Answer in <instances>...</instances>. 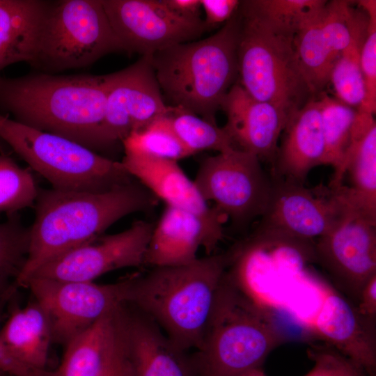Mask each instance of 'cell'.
Returning <instances> with one entry per match:
<instances>
[{
    "mask_svg": "<svg viewBox=\"0 0 376 376\" xmlns=\"http://www.w3.org/2000/svg\"><path fill=\"white\" fill-rule=\"evenodd\" d=\"M158 200L136 179L103 192L39 189L17 287H24L44 265L102 235L120 219L154 209Z\"/></svg>",
    "mask_w": 376,
    "mask_h": 376,
    "instance_id": "6da1fadb",
    "label": "cell"
},
{
    "mask_svg": "<svg viewBox=\"0 0 376 376\" xmlns=\"http://www.w3.org/2000/svg\"><path fill=\"white\" fill-rule=\"evenodd\" d=\"M30 228L22 223L17 212L7 214L0 223V301L17 288V281L26 263Z\"/></svg>",
    "mask_w": 376,
    "mask_h": 376,
    "instance_id": "f1b7e54d",
    "label": "cell"
},
{
    "mask_svg": "<svg viewBox=\"0 0 376 376\" xmlns=\"http://www.w3.org/2000/svg\"><path fill=\"white\" fill-rule=\"evenodd\" d=\"M116 36L127 54L152 55L164 48L197 40L208 31L203 19H188L162 0H102Z\"/></svg>",
    "mask_w": 376,
    "mask_h": 376,
    "instance_id": "5bb4252c",
    "label": "cell"
},
{
    "mask_svg": "<svg viewBox=\"0 0 376 376\" xmlns=\"http://www.w3.org/2000/svg\"><path fill=\"white\" fill-rule=\"evenodd\" d=\"M130 276L109 284L31 278L26 283L49 320L52 342L65 345L127 302Z\"/></svg>",
    "mask_w": 376,
    "mask_h": 376,
    "instance_id": "8fae6325",
    "label": "cell"
},
{
    "mask_svg": "<svg viewBox=\"0 0 376 376\" xmlns=\"http://www.w3.org/2000/svg\"><path fill=\"white\" fill-rule=\"evenodd\" d=\"M0 342L13 355L46 368L52 342L48 316L35 301L15 308L0 330Z\"/></svg>",
    "mask_w": 376,
    "mask_h": 376,
    "instance_id": "d4e9b609",
    "label": "cell"
},
{
    "mask_svg": "<svg viewBox=\"0 0 376 376\" xmlns=\"http://www.w3.org/2000/svg\"><path fill=\"white\" fill-rule=\"evenodd\" d=\"M119 309L114 338L95 376H132V368L120 324Z\"/></svg>",
    "mask_w": 376,
    "mask_h": 376,
    "instance_id": "d590c367",
    "label": "cell"
},
{
    "mask_svg": "<svg viewBox=\"0 0 376 376\" xmlns=\"http://www.w3.org/2000/svg\"><path fill=\"white\" fill-rule=\"evenodd\" d=\"M307 354L313 366L304 376H371L330 345L311 346Z\"/></svg>",
    "mask_w": 376,
    "mask_h": 376,
    "instance_id": "e575fe53",
    "label": "cell"
},
{
    "mask_svg": "<svg viewBox=\"0 0 376 376\" xmlns=\"http://www.w3.org/2000/svg\"><path fill=\"white\" fill-rule=\"evenodd\" d=\"M320 306L313 320L318 336L368 375L376 374L375 328L354 304L332 288H321Z\"/></svg>",
    "mask_w": 376,
    "mask_h": 376,
    "instance_id": "ffe728a7",
    "label": "cell"
},
{
    "mask_svg": "<svg viewBox=\"0 0 376 376\" xmlns=\"http://www.w3.org/2000/svg\"><path fill=\"white\" fill-rule=\"evenodd\" d=\"M175 134L194 155L203 150L218 152L233 148L224 127L179 107L169 105L166 113Z\"/></svg>",
    "mask_w": 376,
    "mask_h": 376,
    "instance_id": "f546056e",
    "label": "cell"
},
{
    "mask_svg": "<svg viewBox=\"0 0 376 376\" xmlns=\"http://www.w3.org/2000/svg\"><path fill=\"white\" fill-rule=\"evenodd\" d=\"M164 4L175 15L188 19L201 18V0H162Z\"/></svg>",
    "mask_w": 376,
    "mask_h": 376,
    "instance_id": "ab89813d",
    "label": "cell"
},
{
    "mask_svg": "<svg viewBox=\"0 0 376 376\" xmlns=\"http://www.w3.org/2000/svg\"><path fill=\"white\" fill-rule=\"evenodd\" d=\"M368 24L367 15L356 9L349 45L342 51L329 77L335 97L358 109L364 97L360 54Z\"/></svg>",
    "mask_w": 376,
    "mask_h": 376,
    "instance_id": "83f0119b",
    "label": "cell"
},
{
    "mask_svg": "<svg viewBox=\"0 0 376 376\" xmlns=\"http://www.w3.org/2000/svg\"><path fill=\"white\" fill-rule=\"evenodd\" d=\"M220 109L226 113L223 127L233 148L255 155L272 168L279 138L288 119L285 113L271 103L253 98L237 83L227 93Z\"/></svg>",
    "mask_w": 376,
    "mask_h": 376,
    "instance_id": "ac0fdd59",
    "label": "cell"
},
{
    "mask_svg": "<svg viewBox=\"0 0 376 376\" xmlns=\"http://www.w3.org/2000/svg\"><path fill=\"white\" fill-rule=\"evenodd\" d=\"M38 190L28 169L8 155L0 154V212L10 214L32 206Z\"/></svg>",
    "mask_w": 376,
    "mask_h": 376,
    "instance_id": "1f68e13d",
    "label": "cell"
},
{
    "mask_svg": "<svg viewBox=\"0 0 376 376\" xmlns=\"http://www.w3.org/2000/svg\"><path fill=\"white\" fill-rule=\"evenodd\" d=\"M354 306L361 317L369 324L375 326L376 319V275L370 278L364 285Z\"/></svg>",
    "mask_w": 376,
    "mask_h": 376,
    "instance_id": "f35d334b",
    "label": "cell"
},
{
    "mask_svg": "<svg viewBox=\"0 0 376 376\" xmlns=\"http://www.w3.org/2000/svg\"><path fill=\"white\" fill-rule=\"evenodd\" d=\"M324 140L325 165L334 169L330 183L336 187L343 185L344 169L352 141V133L357 110L322 92L317 96Z\"/></svg>",
    "mask_w": 376,
    "mask_h": 376,
    "instance_id": "4316f807",
    "label": "cell"
},
{
    "mask_svg": "<svg viewBox=\"0 0 376 376\" xmlns=\"http://www.w3.org/2000/svg\"><path fill=\"white\" fill-rule=\"evenodd\" d=\"M0 139L56 189L103 192L135 179L120 161L1 113Z\"/></svg>",
    "mask_w": 376,
    "mask_h": 376,
    "instance_id": "52a82bcc",
    "label": "cell"
},
{
    "mask_svg": "<svg viewBox=\"0 0 376 376\" xmlns=\"http://www.w3.org/2000/svg\"><path fill=\"white\" fill-rule=\"evenodd\" d=\"M240 376H267L262 367L254 368Z\"/></svg>",
    "mask_w": 376,
    "mask_h": 376,
    "instance_id": "60d3db41",
    "label": "cell"
},
{
    "mask_svg": "<svg viewBox=\"0 0 376 376\" xmlns=\"http://www.w3.org/2000/svg\"><path fill=\"white\" fill-rule=\"evenodd\" d=\"M281 134L272 177L304 185L313 169L325 165V144L317 98L290 115Z\"/></svg>",
    "mask_w": 376,
    "mask_h": 376,
    "instance_id": "44dd1931",
    "label": "cell"
},
{
    "mask_svg": "<svg viewBox=\"0 0 376 376\" xmlns=\"http://www.w3.org/2000/svg\"><path fill=\"white\" fill-rule=\"evenodd\" d=\"M266 18L296 32L326 4L324 0H251Z\"/></svg>",
    "mask_w": 376,
    "mask_h": 376,
    "instance_id": "836d02e7",
    "label": "cell"
},
{
    "mask_svg": "<svg viewBox=\"0 0 376 376\" xmlns=\"http://www.w3.org/2000/svg\"><path fill=\"white\" fill-rule=\"evenodd\" d=\"M0 376H7L0 370Z\"/></svg>",
    "mask_w": 376,
    "mask_h": 376,
    "instance_id": "b9f144b4",
    "label": "cell"
},
{
    "mask_svg": "<svg viewBox=\"0 0 376 376\" xmlns=\"http://www.w3.org/2000/svg\"><path fill=\"white\" fill-rule=\"evenodd\" d=\"M122 145L124 151L176 162L194 155L175 134L166 114L144 130L132 132Z\"/></svg>",
    "mask_w": 376,
    "mask_h": 376,
    "instance_id": "4dcf8cb0",
    "label": "cell"
},
{
    "mask_svg": "<svg viewBox=\"0 0 376 376\" xmlns=\"http://www.w3.org/2000/svg\"><path fill=\"white\" fill-rule=\"evenodd\" d=\"M154 226L139 220L122 232L98 235L44 265L30 279L93 281L111 271L146 266Z\"/></svg>",
    "mask_w": 376,
    "mask_h": 376,
    "instance_id": "7c38bea8",
    "label": "cell"
},
{
    "mask_svg": "<svg viewBox=\"0 0 376 376\" xmlns=\"http://www.w3.org/2000/svg\"><path fill=\"white\" fill-rule=\"evenodd\" d=\"M357 3L367 15L368 24L360 54V64L364 86L361 111H376V1L361 0Z\"/></svg>",
    "mask_w": 376,
    "mask_h": 376,
    "instance_id": "d6a6232c",
    "label": "cell"
},
{
    "mask_svg": "<svg viewBox=\"0 0 376 376\" xmlns=\"http://www.w3.org/2000/svg\"><path fill=\"white\" fill-rule=\"evenodd\" d=\"M116 52L125 49L102 0L49 1L29 65L54 74L87 67Z\"/></svg>",
    "mask_w": 376,
    "mask_h": 376,
    "instance_id": "ba28073f",
    "label": "cell"
},
{
    "mask_svg": "<svg viewBox=\"0 0 376 376\" xmlns=\"http://www.w3.org/2000/svg\"><path fill=\"white\" fill-rule=\"evenodd\" d=\"M131 307H120L119 320L132 376H196L191 355L152 320Z\"/></svg>",
    "mask_w": 376,
    "mask_h": 376,
    "instance_id": "d6986e66",
    "label": "cell"
},
{
    "mask_svg": "<svg viewBox=\"0 0 376 376\" xmlns=\"http://www.w3.org/2000/svg\"><path fill=\"white\" fill-rule=\"evenodd\" d=\"M273 317L224 276L201 346L191 355L196 376H240L262 367L287 339Z\"/></svg>",
    "mask_w": 376,
    "mask_h": 376,
    "instance_id": "5b68a950",
    "label": "cell"
},
{
    "mask_svg": "<svg viewBox=\"0 0 376 376\" xmlns=\"http://www.w3.org/2000/svg\"><path fill=\"white\" fill-rule=\"evenodd\" d=\"M200 247L205 249L207 255L212 254L217 248L202 221L189 212L166 205L158 223L154 226L146 265L189 264L198 258Z\"/></svg>",
    "mask_w": 376,
    "mask_h": 376,
    "instance_id": "7402d4cb",
    "label": "cell"
},
{
    "mask_svg": "<svg viewBox=\"0 0 376 376\" xmlns=\"http://www.w3.org/2000/svg\"><path fill=\"white\" fill-rule=\"evenodd\" d=\"M0 370L8 376H52V372L10 353L0 342Z\"/></svg>",
    "mask_w": 376,
    "mask_h": 376,
    "instance_id": "74e56055",
    "label": "cell"
},
{
    "mask_svg": "<svg viewBox=\"0 0 376 376\" xmlns=\"http://www.w3.org/2000/svg\"><path fill=\"white\" fill-rule=\"evenodd\" d=\"M373 114L358 111L344 175L351 185L345 187L349 202L361 217L376 222V122Z\"/></svg>",
    "mask_w": 376,
    "mask_h": 376,
    "instance_id": "603a6c76",
    "label": "cell"
},
{
    "mask_svg": "<svg viewBox=\"0 0 376 376\" xmlns=\"http://www.w3.org/2000/svg\"><path fill=\"white\" fill-rule=\"evenodd\" d=\"M108 90L102 132L115 148L132 133L139 132L166 115V103L151 63L141 56L130 66L107 74Z\"/></svg>",
    "mask_w": 376,
    "mask_h": 376,
    "instance_id": "4fadbf2b",
    "label": "cell"
},
{
    "mask_svg": "<svg viewBox=\"0 0 376 376\" xmlns=\"http://www.w3.org/2000/svg\"><path fill=\"white\" fill-rule=\"evenodd\" d=\"M49 1L0 0V72L32 61Z\"/></svg>",
    "mask_w": 376,
    "mask_h": 376,
    "instance_id": "cb8c5ba5",
    "label": "cell"
},
{
    "mask_svg": "<svg viewBox=\"0 0 376 376\" xmlns=\"http://www.w3.org/2000/svg\"><path fill=\"white\" fill-rule=\"evenodd\" d=\"M355 11L349 1H327L294 35L301 70L315 98L329 84L335 63L350 42Z\"/></svg>",
    "mask_w": 376,
    "mask_h": 376,
    "instance_id": "9a60e30c",
    "label": "cell"
},
{
    "mask_svg": "<svg viewBox=\"0 0 376 376\" xmlns=\"http://www.w3.org/2000/svg\"><path fill=\"white\" fill-rule=\"evenodd\" d=\"M107 90V75H0V111L98 153L113 149L102 132Z\"/></svg>",
    "mask_w": 376,
    "mask_h": 376,
    "instance_id": "7a4b0ae2",
    "label": "cell"
},
{
    "mask_svg": "<svg viewBox=\"0 0 376 376\" xmlns=\"http://www.w3.org/2000/svg\"><path fill=\"white\" fill-rule=\"evenodd\" d=\"M120 162L133 178L166 205L198 217L213 243L218 246L224 237L225 218L204 200L178 162L124 151Z\"/></svg>",
    "mask_w": 376,
    "mask_h": 376,
    "instance_id": "e0dca14e",
    "label": "cell"
},
{
    "mask_svg": "<svg viewBox=\"0 0 376 376\" xmlns=\"http://www.w3.org/2000/svg\"><path fill=\"white\" fill-rule=\"evenodd\" d=\"M267 209L253 239L301 243L320 238L347 219L359 216L342 185L307 188L304 185L272 177Z\"/></svg>",
    "mask_w": 376,
    "mask_h": 376,
    "instance_id": "9c48e42d",
    "label": "cell"
},
{
    "mask_svg": "<svg viewBox=\"0 0 376 376\" xmlns=\"http://www.w3.org/2000/svg\"><path fill=\"white\" fill-rule=\"evenodd\" d=\"M313 255L356 303L364 285L376 275V222L350 217L318 239Z\"/></svg>",
    "mask_w": 376,
    "mask_h": 376,
    "instance_id": "2e32d148",
    "label": "cell"
},
{
    "mask_svg": "<svg viewBox=\"0 0 376 376\" xmlns=\"http://www.w3.org/2000/svg\"><path fill=\"white\" fill-rule=\"evenodd\" d=\"M228 252L198 258L189 264L152 267L130 276L127 304L152 320L178 347L201 346Z\"/></svg>",
    "mask_w": 376,
    "mask_h": 376,
    "instance_id": "3957f363",
    "label": "cell"
},
{
    "mask_svg": "<svg viewBox=\"0 0 376 376\" xmlns=\"http://www.w3.org/2000/svg\"><path fill=\"white\" fill-rule=\"evenodd\" d=\"M240 3L238 0H201V9L205 13L203 20L209 30L228 21Z\"/></svg>",
    "mask_w": 376,
    "mask_h": 376,
    "instance_id": "8d00e7d4",
    "label": "cell"
},
{
    "mask_svg": "<svg viewBox=\"0 0 376 376\" xmlns=\"http://www.w3.org/2000/svg\"><path fill=\"white\" fill-rule=\"evenodd\" d=\"M255 155L232 148L203 158L194 182L205 201L236 228H244L265 213L273 188Z\"/></svg>",
    "mask_w": 376,
    "mask_h": 376,
    "instance_id": "30bf717a",
    "label": "cell"
},
{
    "mask_svg": "<svg viewBox=\"0 0 376 376\" xmlns=\"http://www.w3.org/2000/svg\"><path fill=\"white\" fill-rule=\"evenodd\" d=\"M237 11L215 33L177 44L151 55L163 97L217 123L215 115L238 79Z\"/></svg>",
    "mask_w": 376,
    "mask_h": 376,
    "instance_id": "277c9868",
    "label": "cell"
},
{
    "mask_svg": "<svg viewBox=\"0 0 376 376\" xmlns=\"http://www.w3.org/2000/svg\"><path fill=\"white\" fill-rule=\"evenodd\" d=\"M240 85L253 98L271 103L289 118L315 99L297 57L295 32L261 15L251 0L237 10Z\"/></svg>",
    "mask_w": 376,
    "mask_h": 376,
    "instance_id": "8992f818",
    "label": "cell"
},
{
    "mask_svg": "<svg viewBox=\"0 0 376 376\" xmlns=\"http://www.w3.org/2000/svg\"><path fill=\"white\" fill-rule=\"evenodd\" d=\"M119 308L104 315L69 341L65 345L61 362L52 376H95L114 338Z\"/></svg>",
    "mask_w": 376,
    "mask_h": 376,
    "instance_id": "484cf974",
    "label": "cell"
}]
</instances>
